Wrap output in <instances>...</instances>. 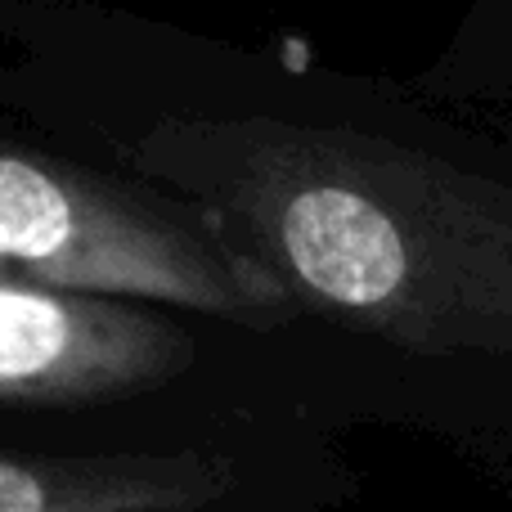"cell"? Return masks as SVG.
Returning <instances> with one entry per match:
<instances>
[{"label":"cell","mask_w":512,"mask_h":512,"mask_svg":"<svg viewBox=\"0 0 512 512\" xmlns=\"http://www.w3.org/2000/svg\"><path fill=\"white\" fill-rule=\"evenodd\" d=\"M203 180L252 256L315 301L414 346H512V203L337 131H176L144 153Z\"/></svg>","instance_id":"obj_1"},{"label":"cell","mask_w":512,"mask_h":512,"mask_svg":"<svg viewBox=\"0 0 512 512\" xmlns=\"http://www.w3.org/2000/svg\"><path fill=\"white\" fill-rule=\"evenodd\" d=\"M104 297L265 315L288 292L221 225L41 153L0 149V274Z\"/></svg>","instance_id":"obj_2"},{"label":"cell","mask_w":512,"mask_h":512,"mask_svg":"<svg viewBox=\"0 0 512 512\" xmlns=\"http://www.w3.org/2000/svg\"><path fill=\"white\" fill-rule=\"evenodd\" d=\"M194 346L180 328L108 301L0 274V405L54 409L176 378Z\"/></svg>","instance_id":"obj_3"},{"label":"cell","mask_w":512,"mask_h":512,"mask_svg":"<svg viewBox=\"0 0 512 512\" xmlns=\"http://www.w3.org/2000/svg\"><path fill=\"white\" fill-rule=\"evenodd\" d=\"M221 486L207 459H0V512L194 508Z\"/></svg>","instance_id":"obj_4"}]
</instances>
